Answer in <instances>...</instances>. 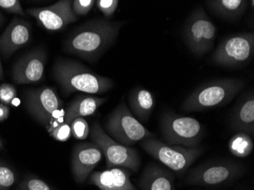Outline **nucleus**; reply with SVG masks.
I'll use <instances>...</instances> for the list:
<instances>
[{"instance_id":"f257e3e1","label":"nucleus","mask_w":254,"mask_h":190,"mask_svg":"<svg viewBox=\"0 0 254 190\" xmlns=\"http://www.w3.org/2000/svg\"><path fill=\"white\" fill-rule=\"evenodd\" d=\"M123 23L95 19L77 28L65 43V50L86 61H95L118 38Z\"/></svg>"},{"instance_id":"f03ea898","label":"nucleus","mask_w":254,"mask_h":190,"mask_svg":"<svg viewBox=\"0 0 254 190\" xmlns=\"http://www.w3.org/2000/svg\"><path fill=\"white\" fill-rule=\"evenodd\" d=\"M54 75L65 94H102L114 86L111 78L95 73L76 61H57L54 65Z\"/></svg>"},{"instance_id":"7ed1b4c3","label":"nucleus","mask_w":254,"mask_h":190,"mask_svg":"<svg viewBox=\"0 0 254 190\" xmlns=\"http://www.w3.org/2000/svg\"><path fill=\"white\" fill-rule=\"evenodd\" d=\"M245 81L237 78L214 80L205 83L186 98L182 109L202 111L228 104L244 89Z\"/></svg>"},{"instance_id":"20e7f679","label":"nucleus","mask_w":254,"mask_h":190,"mask_svg":"<svg viewBox=\"0 0 254 190\" xmlns=\"http://www.w3.org/2000/svg\"><path fill=\"white\" fill-rule=\"evenodd\" d=\"M106 129L113 139L125 146L155 136L132 115L124 101L110 115Z\"/></svg>"},{"instance_id":"39448f33","label":"nucleus","mask_w":254,"mask_h":190,"mask_svg":"<svg viewBox=\"0 0 254 190\" xmlns=\"http://www.w3.org/2000/svg\"><path fill=\"white\" fill-rule=\"evenodd\" d=\"M161 128L167 144L188 148L197 147L203 135L202 124L196 119L171 112L161 117Z\"/></svg>"},{"instance_id":"423d86ee","label":"nucleus","mask_w":254,"mask_h":190,"mask_svg":"<svg viewBox=\"0 0 254 190\" xmlns=\"http://www.w3.org/2000/svg\"><path fill=\"white\" fill-rule=\"evenodd\" d=\"M142 147L151 156L177 173L186 171L202 153L199 147L168 145L153 138L143 140Z\"/></svg>"},{"instance_id":"0eeeda50","label":"nucleus","mask_w":254,"mask_h":190,"mask_svg":"<svg viewBox=\"0 0 254 190\" xmlns=\"http://www.w3.org/2000/svg\"><path fill=\"white\" fill-rule=\"evenodd\" d=\"M89 135L105 155L108 168L122 167L134 172L138 171L141 159L136 150L121 145L113 139L98 123L93 124Z\"/></svg>"},{"instance_id":"6e6552de","label":"nucleus","mask_w":254,"mask_h":190,"mask_svg":"<svg viewBox=\"0 0 254 190\" xmlns=\"http://www.w3.org/2000/svg\"><path fill=\"white\" fill-rule=\"evenodd\" d=\"M254 54V33H238L221 42L212 54V61L222 66H243L252 61Z\"/></svg>"},{"instance_id":"1a4fd4ad","label":"nucleus","mask_w":254,"mask_h":190,"mask_svg":"<svg viewBox=\"0 0 254 190\" xmlns=\"http://www.w3.org/2000/svg\"><path fill=\"white\" fill-rule=\"evenodd\" d=\"M216 34V27L200 7L192 11L184 25V41L191 52L199 57L212 49Z\"/></svg>"},{"instance_id":"9d476101","label":"nucleus","mask_w":254,"mask_h":190,"mask_svg":"<svg viewBox=\"0 0 254 190\" xmlns=\"http://www.w3.org/2000/svg\"><path fill=\"white\" fill-rule=\"evenodd\" d=\"M25 106L29 114L47 129L54 121L65 116L62 101L50 87L27 91Z\"/></svg>"},{"instance_id":"9b49d317","label":"nucleus","mask_w":254,"mask_h":190,"mask_svg":"<svg viewBox=\"0 0 254 190\" xmlns=\"http://www.w3.org/2000/svg\"><path fill=\"white\" fill-rule=\"evenodd\" d=\"M243 166L229 161H212L198 166L190 171L187 183L192 186L222 185L243 174Z\"/></svg>"},{"instance_id":"f8f14e48","label":"nucleus","mask_w":254,"mask_h":190,"mask_svg":"<svg viewBox=\"0 0 254 190\" xmlns=\"http://www.w3.org/2000/svg\"><path fill=\"white\" fill-rule=\"evenodd\" d=\"M72 4L70 0H61L50 6L28 8L27 13L35 18L38 25L46 30L61 31L78 19L72 11Z\"/></svg>"},{"instance_id":"ddd939ff","label":"nucleus","mask_w":254,"mask_h":190,"mask_svg":"<svg viewBox=\"0 0 254 190\" xmlns=\"http://www.w3.org/2000/svg\"><path fill=\"white\" fill-rule=\"evenodd\" d=\"M46 60L45 51L41 48L33 50L23 56L11 70L14 82L24 85L41 81L44 75Z\"/></svg>"},{"instance_id":"4468645a","label":"nucleus","mask_w":254,"mask_h":190,"mask_svg":"<svg viewBox=\"0 0 254 190\" xmlns=\"http://www.w3.org/2000/svg\"><path fill=\"white\" fill-rule=\"evenodd\" d=\"M102 157V151L96 144H78L72 155V171L75 181L78 184H83Z\"/></svg>"},{"instance_id":"2eb2a0df","label":"nucleus","mask_w":254,"mask_h":190,"mask_svg":"<svg viewBox=\"0 0 254 190\" xmlns=\"http://www.w3.org/2000/svg\"><path fill=\"white\" fill-rule=\"evenodd\" d=\"M31 37V25L28 21L15 17L0 36V51L8 58L28 44Z\"/></svg>"},{"instance_id":"dca6fc26","label":"nucleus","mask_w":254,"mask_h":190,"mask_svg":"<svg viewBox=\"0 0 254 190\" xmlns=\"http://www.w3.org/2000/svg\"><path fill=\"white\" fill-rule=\"evenodd\" d=\"M131 173L124 168H109L90 174L88 183L101 190H137L130 181Z\"/></svg>"},{"instance_id":"f3484780","label":"nucleus","mask_w":254,"mask_h":190,"mask_svg":"<svg viewBox=\"0 0 254 190\" xmlns=\"http://www.w3.org/2000/svg\"><path fill=\"white\" fill-rule=\"evenodd\" d=\"M231 127L234 131L245 132L254 136V94L248 93L236 106L231 120Z\"/></svg>"},{"instance_id":"a211bd4d","label":"nucleus","mask_w":254,"mask_h":190,"mask_svg":"<svg viewBox=\"0 0 254 190\" xmlns=\"http://www.w3.org/2000/svg\"><path fill=\"white\" fill-rule=\"evenodd\" d=\"M139 187L142 190H175L172 174L157 164H149L145 168Z\"/></svg>"},{"instance_id":"6ab92c4d","label":"nucleus","mask_w":254,"mask_h":190,"mask_svg":"<svg viewBox=\"0 0 254 190\" xmlns=\"http://www.w3.org/2000/svg\"><path fill=\"white\" fill-rule=\"evenodd\" d=\"M108 101L107 98L94 96H78L68 104L64 116V121L70 125L78 117L93 115L101 105Z\"/></svg>"},{"instance_id":"aec40b11","label":"nucleus","mask_w":254,"mask_h":190,"mask_svg":"<svg viewBox=\"0 0 254 190\" xmlns=\"http://www.w3.org/2000/svg\"><path fill=\"white\" fill-rule=\"evenodd\" d=\"M212 13L225 20L238 19L248 8L246 0H209L205 2Z\"/></svg>"},{"instance_id":"412c9836","label":"nucleus","mask_w":254,"mask_h":190,"mask_svg":"<svg viewBox=\"0 0 254 190\" xmlns=\"http://www.w3.org/2000/svg\"><path fill=\"white\" fill-rule=\"evenodd\" d=\"M129 106L135 117L142 122L148 121L155 108L153 94L143 88H137L129 94Z\"/></svg>"},{"instance_id":"4be33fe9","label":"nucleus","mask_w":254,"mask_h":190,"mask_svg":"<svg viewBox=\"0 0 254 190\" xmlns=\"http://www.w3.org/2000/svg\"><path fill=\"white\" fill-rule=\"evenodd\" d=\"M230 152L238 158L249 156L254 149L253 138L245 132H237L228 142Z\"/></svg>"},{"instance_id":"5701e85b","label":"nucleus","mask_w":254,"mask_h":190,"mask_svg":"<svg viewBox=\"0 0 254 190\" xmlns=\"http://www.w3.org/2000/svg\"><path fill=\"white\" fill-rule=\"evenodd\" d=\"M17 181V174L12 168L0 161V190H8Z\"/></svg>"},{"instance_id":"b1692460","label":"nucleus","mask_w":254,"mask_h":190,"mask_svg":"<svg viewBox=\"0 0 254 190\" xmlns=\"http://www.w3.org/2000/svg\"><path fill=\"white\" fill-rule=\"evenodd\" d=\"M16 190H55L38 177L28 176L23 180Z\"/></svg>"},{"instance_id":"393cba45","label":"nucleus","mask_w":254,"mask_h":190,"mask_svg":"<svg viewBox=\"0 0 254 190\" xmlns=\"http://www.w3.org/2000/svg\"><path fill=\"white\" fill-rule=\"evenodd\" d=\"M72 135L78 140H85L90 134V128L88 122L83 117H78L70 124Z\"/></svg>"},{"instance_id":"a878e982","label":"nucleus","mask_w":254,"mask_h":190,"mask_svg":"<svg viewBox=\"0 0 254 190\" xmlns=\"http://www.w3.org/2000/svg\"><path fill=\"white\" fill-rule=\"evenodd\" d=\"M50 135L54 139L59 141H66L72 136V130L69 124L64 122L61 123L59 125L53 128L49 132Z\"/></svg>"},{"instance_id":"bb28decb","label":"nucleus","mask_w":254,"mask_h":190,"mask_svg":"<svg viewBox=\"0 0 254 190\" xmlns=\"http://www.w3.org/2000/svg\"><path fill=\"white\" fill-rule=\"evenodd\" d=\"M16 88L14 85L3 83L0 85V102L5 105H11V103L17 98Z\"/></svg>"},{"instance_id":"cd10ccee","label":"nucleus","mask_w":254,"mask_h":190,"mask_svg":"<svg viewBox=\"0 0 254 190\" xmlns=\"http://www.w3.org/2000/svg\"><path fill=\"white\" fill-rule=\"evenodd\" d=\"M95 3V0H74L72 4V11L77 17L83 16L92 9Z\"/></svg>"},{"instance_id":"c85d7f7f","label":"nucleus","mask_w":254,"mask_h":190,"mask_svg":"<svg viewBox=\"0 0 254 190\" xmlns=\"http://www.w3.org/2000/svg\"><path fill=\"white\" fill-rule=\"evenodd\" d=\"M98 9L107 18H111L114 12L117 11L119 1L118 0H98L95 1Z\"/></svg>"},{"instance_id":"c756f323","label":"nucleus","mask_w":254,"mask_h":190,"mask_svg":"<svg viewBox=\"0 0 254 190\" xmlns=\"http://www.w3.org/2000/svg\"><path fill=\"white\" fill-rule=\"evenodd\" d=\"M0 8L5 10L8 13L27 16L18 0H0Z\"/></svg>"},{"instance_id":"7c9ffc66","label":"nucleus","mask_w":254,"mask_h":190,"mask_svg":"<svg viewBox=\"0 0 254 190\" xmlns=\"http://www.w3.org/2000/svg\"><path fill=\"white\" fill-rule=\"evenodd\" d=\"M10 114L8 106L0 102V122L5 121L8 119Z\"/></svg>"},{"instance_id":"2f4dec72","label":"nucleus","mask_w":254,"mask_h":190,"mask_svg":"<svg viewBox=\"0 0 254 190\" xmlns=\"http://www.w3.org/2000/svg\"><path fill=\"white\" fill-rule=\"evenodd\" d=\"M4 78L3 67H2V63L0 61V80Z\"/></svg>"},{"instance_id":"473e14b6","label":"nucleus","mask_w":254,"mask_h":190,"mask_svg":"<svg viewBox=\"0 0 254 190\" xmlns=\"http://www.w3.org/2000/svg\"><path fill=\"white\" fill-rule=\"evenodd\" d=\"M20 104V100L18 98H15L12 103H11V106H13V107H18Z\"/></svg>"},{"instance_id":"72a5a7b5","label":"nucleus","mask_w":254,"mask_h":190,"mask_svg":"<svg viewBox=\"0 0 254 190\" xmlns=\"http://www.w3.org/2000/svg\"><path fill=\"white\" fill-rule=\"evenodd\" d=\"M4 20H5V18H4L3 15H2V12L0 11V27L2 25V23L4 22Z\"/></svg>"},{"instance_id":"f704fd0d","label":"nucleus","mask_w":254,"mask_h":190,"mask_svg":"<svg viewBox=\"0 0 254 190\" xmlns=\"http://www.w3.org/2000/svg\"><path fill=\"white\" fill-rule=\"evenodd\" d=\"M4 148V144L3 141H2V138L0 137V149H3Z\"/></svg>"}]
</instances>
